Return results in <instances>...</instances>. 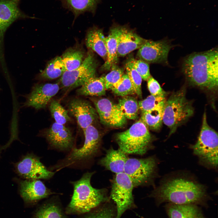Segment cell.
<instances>
[{"label": "cell", "instance_id": "1", "mask_svg": "<svg viewBox=\"0 0 218 218\" xmlns=\"http://www.w3.org/2000/svg\"><path fill=\"white\" fill-rule=\"evenodd\" d=\"M157 203L176 204H203L207 197L205 187L195 180L184 176L165 180L150 195Z\"/></svg>", "mask_w": 218, "mask_h": 218}, {"label": "cell", "instance_id": "2", "mask_svg": "<svg viewBox=\"0 0 218 218\" xmlns=\"http://www.w3.org/2000/svg\"><path fill=\"white\" fill-rule=\"evenodd\" d=\"M218 50L214 48L195 52L186 57L182 65V71L192 85L208 90L218 86Z\"/></svg>", "mask_w": 218, "mask_h": 218}, {"label": "cell", "instance_id": "3", "mask_svg": "<svg viewBox=\"0 0 218 218\" xmlns=\"http://www.w3.org/2000/svg\"><path fill=\"white\" fill-rule=\"evenodd\" d=\"M94 172H88L79 180L71 182L74 187L71 200L64 209L67 215H80L88 213L108 200L105 189H97L91 185Z\"/></svg>", "mask_w": 218, "mask_h": 218}, {"label": "cell", "instance_id": "4", "mask_svg": "<svg viewBox=\"0 0 218 218\" xmlns=\"http://www.w3.org/2000/svg\"><path fill=\"white\" fill-rule=\"evenodd\" d=\"M115 138L119 148L127 155H143L152 147V137L140 119L127 130L117 134Z\"/></svg>", "mask_w": 218, "mask_h": 218}, {"label": "cell", "instance_id": "5", "mask_svg": "<svg viewBox=\"0 0 218 218\" xmlns=\"http://www.w3.org/2000/svg\"><path fill=\"white\" fill-rule=\"evenodd\" d=\"M191 102L182 89L173 93L166 100L163 107V122L170 129L169 136L175 133L177 128L193 114Z\"/></svg>", "mask_w": 218, "mask_h": 218}, {"label": "cell", "instance_id": "6", "mask_svg": "<svg viewBox=\"0 0 218 218\" xmlns=\"http://www.w3.org/2000/svg\"><path fill=\"white\" fill-rule=\"evenodd\" d=\"M218 140L217 133L208 124L205 112L198 140L191 148L200 163L207 167L212 168L217 167Z\"/></svg>", "mask_w": 218, "mask_h": 218}, {"label": "cell", "instance_id": "7", "mask_svg": "<svg viewBox=\"0 0 218 218\" xmlns=\"http://www.w3.org/2000/svg\"><path fill=\"white\" fill-rule=\"evenodd\" d=\"M157 165V160L153 157L141 159L128 158L124 172L130 178L134 187L147 185L153 182Z\"/></svg>", "mask_w": 218, "mask_h": 218}, {"label": "cell", "instance_id": "8", "mask_svg": "<svg viewBox=\"0 0 218 218\" xmlns=\"http://www.w3.org/2000/svg\"><path fill=\"white\" fill-rule=\"evenodd\" d=\"M134 187L124 172L116 174L113 179L110 197L116 205V218H120L125 211L135 207L132 194Z\"/></svg>", "mask_w": 218, "mask_h": 218}, {"label": "cell", "instance_id": "9", "mask_svg": "<svg viewBox=\"0 0 218 218\" xmlns=\"http://www.w3.org/2000/svg\"><path fill=\"white\" fill-rule=\"evenodd\" d=\"M97 65L93 52L89 51L78 68L64 72L58 81L60 87L65 91H69L81 86L89 80L96 77Z\"/></svg>", "mask_w": 218, "mask_h": 218}, {"label": "cell", "instance_id": "10", "mask_svg": "<svg viewBox=\"0 0 218 218\" xmlns=\"http://www.w3.org/2000/svg\"><path fill=\"white\" fill-rule=\"evenodd\" d=\"M83 131L85 138L83 145L81 148L73 149L63 160L61 167L89 160L99 151L101 137L98 130L91 125Z\"/></svg>", "mask_w": 218, "mask_h": 218}, {"label": "cell", "instance_id": "11", "mask_svg": "<svg viewBox=\"0 0 218 218\" xmlns=\"http://www.w3.org/2000/svg\"><path fill=\"white\" fill-rule=\"evenodd\" d=\"M21 0H0V63L5 64L4 47L5 34L8 28L16 20L30 17L18 7Z\"/></svg>", "mask_w": 218, "mask_h": 218}, {"label": "cell", "instance_id": "12", "mask_svg": "<svg viewBox=\"0 0 218 218\" xmlns=\"http://www.w3.org/2000/svg\"><path fill=\"white\" fill-rule=\"evenodd\" d=\"M14 167L16 173L25 179H48L54 174L47 169L38 157L32 153L23 156Z\"/></svg>", "mask_w": 218, "mask_h": 218}, {"label": "cell", "instance_id": "13", "mask_svg": "<svg viewBox=\"0 0 218 218\" xmlns=\"http://www.w3.org/2000/svg\"><path fill=\"white\" fill-rule=\"evenodd\" d=\"M172 47L170 41L167 40H147L139 49L137 54L140 59L147 63L167 64L168 54Z\"/></svg>", "mask_w": 218, "mask_h": 218}, {"label": "cell", "instance_id": "14", "mask_svg": "<svg viewBox=\"0 0 218 218\" xmlns=\"http://www.w3.org/2000/svg\"><path fill=\"white\" fill-rule=\"evenodd\" d=\"M60 87L58 82L35 85L30 93L26 95L23 106L32 107L36 110L45 108L53 97L58 92Z\"/></svg>", "mask_w": 218, "mask_h": 218}, {"label": "cell", "instance_id": "15", "mask_svg": "<svg viewBox=\"0 0 218 218\" xmlns=\"http://www.w3.org/2000/svg\"><path fill=\"white\" fill-rule=\"evenodd\" d=\"M18 182L21 196L24 202L29 205L36 204L55 193L39 179H27Z\"/></svg>", "mask_w": 218, "mask_h": 218}, {"label": "cell", "instance_id": "16", "mask_svg": "<svg viewBox=\"0 0 218 218\" xmlns=\"http://www.w3.org/2000/svg\"><path fill=\"white\" fill-rule=\"evenodd\" d=\"M96 110L101 122L107 125L115 127L123 126L127 118L118 107L109 99L103 98L94 102Z\"/></svg>", "mask_w": 218, "mask_h": 218}, {"label": "cell", "instance_id": "17", "mask_svg": "<svg viewBox=\"0 0 218 218\" xmlns=\"http://www.w3.org/2000/svg\"><path fill=\"white\" fill-rule=\"evenodd\" d=\"M68 111L76 119L79 127L83 130L92 124L96 119L97 111L87 101L75 98L68 104Z\"/></svg>", "mask_w": 218, "mask_h": 218}, {"label": "cell", "instance_id": "18", "mask_svg": "<svg viewBox=\"0 0 218 218\" xmlns=\"http://www.w3.org/2000/svg\"><path fill=\"white\" fill-rule=\"evenodd\" d=\"M45 134L49 144L54 148L67 150L73 146L74 138L72 134L64 125L55 122L46 131Z\"/></svg>", "mask_w": 218, "mask_h": 218}, {"label": "cell", "instance_id": "19", "mask_svg": "<svg viewBox=\"0 0 218 218\" xmlns=\"http://www.w3.org/2000/svg\"><path fill=\"white\" fill-rule=\"evenodd\" d=\"M147 40L131 31L122 27L118 41L117 56H124L134 50L139 49Z\"/></svg>", "mask_w": 218, "mask_h": 218}, {"label": "cell", "instance_id": "20", "mask_svg": "<svg viewBox=\"0 0 218 218\" xmlns=\"http://www.w3.org/2000/svg\"><path fill=\"white\" fill-rule=\"evenodd\" d=\"M127 155L119 148L115 150L111 148L106 151L105 156L98 163L116 174L124 172L125 164L128 158Z\"/></svg>", "mask_w": 218, "mask_h": 218}, {"label": "cell", "instance_id": "21", "mask_svg": "<svg viewBox=\"0 0 218 218\" xmlns=\"http://www.w3.org/2000/svg\"><path fill=\"white\" fill-rule=\"evenodd\" d=\"M67 215L59 199L54 197L40 205L32 218H68Z\"/></svg>", "mask_w": 218, "mask_h": 218}, {"label": "cell", "instance_id": "22", "mask_svg": "<svg viewBox=\"0 0 218 218\" xmlns=\"http://www.w3.org/2000/svg\"><path fill=\"white\" fill-rule=\"evenodd\" d=\"M165 209L169 218H206L196 204L167 203Z\"/></svg>", "mask_w": 218, "mask_h": 218}, {"label": "cell", "instance_id": "23", "mask_svg": "<svg viewBox=\"0 0 218 218\" xmlns=\"http://www.w3.org/2000/svg\"><path fill=\"white\" fill-rule=\"evenodd\" d=\"M86 46L101 56L105 61L107 58L106 40L102 29L96 27L90 29L85 38Z\"/></svg>", "mask_w": 218, "mask_h": 218}, {"label": "cell", "instance_id": "24", "mask_svg": "<svg viewBox=\"0 0 218 218\" xmlns=\"http://www.w3.org/2000/svg\"><path fill=\"white\" fill-rule=\"evenodd\" d=\"M122 27H114L111 29L106 37L107 58L102 68L105 70L110 69L115 64L117 59L118 41L121 33Z\"/></svg>", "mask_w": 218, "mask_h": 218}, {"label": "cell", "instance_id": "25", "mask_svg": "<svg viewBox=\"0 0 218 218\" xmlns=\"http://www.w3.org/2000/svg\"><path fill=\"white\" fill-rule=\"evenodd\" d=\"M63 6L72 12L74 20L86 12H95L99 0H60Z\"/></svg>", "mask_w": 218, "mask_h": 218}, {"label": "cell", "instance_id": "26", "mask_svg": "<svg viewBox=\"0 0 218 218\" xmlns=\"http://www.w3.org/2000/svg\"><path fill=\"white\" fill-rule=\"evenodd\" d=\"M106 89L104 76L91 78L77 90L78 95L101 96L104 95Z\"/></svg>", "mask_w": 218, "mask_h": 218}, {"label": "cell", "instance_id": "27", "mask_svg": "<svg viewBox=\"0 0 218 218\" xmlns=\"http://www.w3.org/2000/svg\"><path fill=\"white\" fill-rule=\"evenodd\" d=\"M61 57L66 71H71L78 68L85 58L84 51L75 47L68 48Z\"/></svg>", "mask_w": 218, "mask_h": 218}, {"label": "cell", "instance_id": "28", "mask_svg": "<svg viewBox=\"0 0 218 218\" xmlns=\"http://www.w3.org/2000/svg\"><path fill=\"white\" fill-rule=\"evenodd\" d=\"M65 71L61 57L57 56L48 62L40 74L39 78L43 79H54L61 77Z\"/></svg>", "mask_w": 218, "mask_h": 218}, {"label": "cell", "instance_id": "29", "mask_svg": "<svg viewBox=\"0 0 218 218\" xmlns=\"http://www.w3.org/2000/svg\"><path fill=\"white\" fill-rule=\"evenodd\" d=\"M117 105L126 118L134 120L137 118L139 107L134 98L128 96L123 97L119 100Z\"/></svg>", "mask_w": 218, "mask_h": 218}, {"label": "cell", "instance_id": "30", "mask_svg": "<svg viewBox=\"0 0 218 218\" xmlns=\"http://www.w3.org/2000/svg\"><path fill=\"white\" fill-rule=\"evenodd\" d=\"M164 105L154 109L142 112L140 120L150 129L157 130L163 123Z\"/></svg>", "mask_w": 218, "mask_h": 218}, {"label": "cell", "instance_id": "31", "mask_svg": "<svg viewBox=\"0 0 218 218\" xmlns=\"http://www.w3.org/2000/svg\"><path fill=\"white\" fill-rule=\"evenodd\" d=\"M49 109L51 115L55 122L64 125L71 120L68 114V111L55 100H51L49 103Z\"/></svg>", "mask_w": 218, "mask_h": 218}, {"label": "cell", "instance_id": "32", "mask_svg": "<svg viewBox=\"0 0 218 218\" xmlns=\"http://www.w3.org/2000/svg\"><path fill=\"white\" fill-rule=\"evenodd\" d=\"M79 216H80L79 218H116V210L113 206L105 204Z\"/></svg>", "mask_w": 218, "mask_h": 218}, {"label": "cell", "instance_id": "33", "mask_svg": "<svg viewBox=\"0 0 218 218\" xmlns=\"http://www.w3.org/2000/svg\"><path fill=\"white\" fill-rule=\"evenodd\" d=\"M111 89L116 95L121 97L135 94L131 83L127 74H124L121 79Z\"/></svg>", "mask_w": 218, "mask_h": 218}, {"label": "cell", "instance_id": "34", "mask_svg": "<svg viewBox=\"0 0 218 218\" xmlns=\"http://www.w3.org/2000/svg\"><path fill=\"white\" fill-rule=\"evenodd\" d=\"M125 68L127 74L131 83L135 94L141 97L142 78L133 67L131 59L126 63Z\"/></svg>", "mask_w": 218, "mask_h": 218}, {"label": "cell", "instance_id": "35", "mask_svg": "<svg viewBox=\"0 0 218 218\" xmlns=\"http://www.w3.org/2000/svg\"><path fill=\"white\" fill-rule=\"evenodd\" d=\"M166 100L164 96L151 95L139 102V109L142 112L154 109L163 105Z\"/></svg>", "mask_w": 218, "mask_h": 218}, {"label": "cell", "instance_id": "36", "mask_svg": "<svg viewBox=\"0 0 218 218\" xmlns=\"http://www.w3.org/2000/svg\"><path fill=\"white\" fill-rule=\"evenodd\" d=\"M111 71L104 76L106 90L111 89L121 78L124 74V70L115 64L111 67Z\"/></svg>", "mask_w": 218, "mask_h": 218}, {"label": "cell", "instance_id": "37", "mask_svg": "<svg viewBox=\"0 0 218 218\" xmlns=\"http://www.w3.org/2000/svg\"><path fill=\"white\" fill-rule=\"evenodd\" d=\"M131 60L133 67L142 79L147 81L151 76L148 64L140 59L136 60L133 58Z\"/></svg>", "mask_w": 218, "mask_h": 218}, {"label": "cell", "instance_id": "38", "mask_svg": "<svg viewBox=\"0 0 218 218\" xmlns=\"http://www.w3.org/2000/svg\"><path fill=\"white\" fill-rule=\"evenodd\" d=\"M147 86L151 95L165 96V93L161 88L158 82L151 76L147 80Z\"/></svg>", "mask_w": 218, "mask_h": 218}]
</instances>
